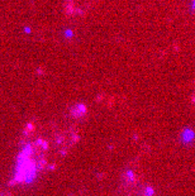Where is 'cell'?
<instances>
[{
	"label": "cell",
	"mask_w": 195,
	"mask_h": 196,
	"mask_svg": "<svg viewBox=\"0 0 195 196\" xmlns=\"http://www.w3.org/2000/svg\"><path fill=\"white\" fill-rule=\"evenodd\" d=\"M49 144L44 138L27 143L17 157L14 176L10 183H29L47 166Z\"/></svg>",
	"instance_id": "cell-1"
},
{
	"label": "cell",
	"mask_w": 195,
	"mask_h": 196,
	"mask_svg": "<svg viewBox=\"0 0 195 196\" xmlns=\"http://www.w3.org/2000/svg\"><path fill=\"white\" fill-rule=\"evenodd\" d=\"M0 196H13L9 191H3V190H0Z\"/></svg>",
	"instance_id": "cell-2"
}]
</instances>
